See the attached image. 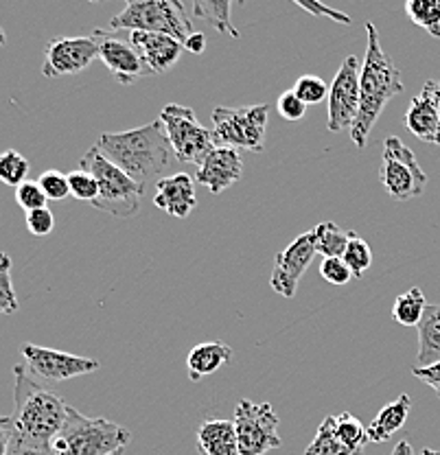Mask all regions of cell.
Masks as SVG:
<instances>
[{
    "mask_svg": "<svg viewBox=\"0 0 440 455\" xmlns=\"http://www.w3.org/2000/svg\"><path fill=\"white\" fill-rule=\"evenodd\" d=\"M97 147L108 160H112L145 188L149 182L158 184L163 180L160 175L167 173L176 163V154L160 118L130 132H106L99 136Z\"/></svg>",
    "mask_w": 440,
    "mask_h": 455,
    "instance_id": "1",
    "label": "cell"
},
{
    "mask_svg": "<svg viewBox=\"0 0 440 455\" xmlns=\"http://www.w3.org/2000/svg\"><path fill=\"white\" fill-rule=\"evenodd\" d=\"M13 411L7 416L13 438L51 444L68 419L66 401L33 379L27 366H13Z\"/></svg>",
    "mask_w": 440,
    "mask_h": 455,
    "instance_id": "2",
    "label": "cell"
},
{
    "mask_svg": "<svg viewBox=\"0 0 440 455\" xmlns=\"http://www.w3.org/2000/svg\"><path fill=\"white\" fill-rule=\"evenodd\" d=\"M364 28H366L368 46L366 60H364L362 73H359V114L351 127V140L359 149L366 147L368 136L388 101L404 92L399 68L395 66V60L383 51L377 27L372 22H366Z\"/></svg>",
    "mask_w": 440,
    "mask_h": 455,
    "instance_id": "3",
    "label": "cell"
},
{
    "mask_svg": "<svg viewBox=\"0 0 440 455\" xmlns=\"http://www.w3.org/2000/svg\"><path fill=\"white\" fill-rule=\"evenodd\" d=\"M132 434L108 419H90L68 407V419L51 443L55 455H115L130 444Z\"/></svg>",
    "mask_w": 440,
    "mask_h": 455,
    "instance_id": "4",
    "label": "cell"
},
{
    "mask_svg": "<svg viewBox=\"0 0 440 455\" xmlns=\"http://www.w3.org/2000/svg\"><path fill=\"white\" fill-rule=\"evenodd\" d=\"M79 169L94 175L99 184V197L92 202L94 208L118 217V220L134 217L139 212L145 187L136 182L134 178H130L121 167H116L112 160H108L97 145L90 147L84 154V158L79 160Z\"/></svg>",
    "mask_w": 440,
    "mask_h": 455,
    "instance_id": "5",
    "label": "cell"
},
{
    "mask_svg": "<svg viewBox=\"0 0 440 455\" xmlns=\"http://www.w3.org/2000/svg\"><path fill=\"white\" fill-rule=\"evenodd\" d=\"M112 31L164 33L184 42L193 33L187 7L176 0H130L110 20Z\"/></svg>",
    "mask_w": 440,
    "mask_h": 455,
    "instance_id": "6",
    "label": "cell"
},
{
    "mask_svg": "<svg viewBox=\"0 0 440 455\" xmlns=\"http://www.w3.org/2000/svg\"><path fill=\"white\" fill-rule=\"evenodd\" d=\"M212 118V142L215 147H230L261 154L268 132V108L263 103L248 108H215Z\"/></svg>",
    "mask_w": 440,
    "mask_h": 455,
    "instance_id": "7",
    "label": "cell"
},
{
    "mask_svg": "<svg viewBox=\"0 0 440 455\" xmlns=\"http://www.w3.org/2000/svg\"><path fill=\"white\" fill-rule=\"evenodd\" d=\"M380 180L388 196L396 202H408V199L423 196L428 187V175L416 163L414 151L399 136H388L383 140Z\"/></svg>",
    "mask_w": 440,
    "mask_h": 455,
    "instance_id": "8",
    "label": "cell"
},
{
    "mask_svg": "<svg viewBox=\"0 0 440 455\" xmlns=\"http://www.w3.org/2000/svg\"><path fill=\"white\" fill-rule=\"evenodd\" d=\"M158 118L163 121L178 163L200 167L202 160L212 151L215 142H212L211 130L200 125L196 112L187 106L169 103L163 108Z\"/></svg>",
    "mask_w": 440,
    "mask_h": 455,
    "instance_id": "9",
    "label": "cell"
},
{
    "mask_svg": "<svg viewBox=\"0 0 440 455\" xmlns=\"http://www.w3.org/2000/svg\"><path fill=\"white\" fill-rule=\"evenodd\" d=\"M235 429L239 440V455H265L283 447L278 435V414L269 403H252L248 398L236 403Z\"/></svg>",
    "mask_w": 440,
    "mask_h": 455,
    "instance_id": "10",
    "label": "cell"
},
{
    "mask_svg": "<svg viewBox=\"0 0 440 455\" xmlns=\"http://www.w3.org/2000/svg\"><path fill=\"white\" fill-rule=\"evenodd\" d=\"M22 359L25 366L33 377L42 379V381L60 383L68 381V379L82 377V374L97 372L101 363L97 359L79 357V355L64 353V350L44 348L37 344H25L22 346Z\"/></svg>",
    "mask_w": 440,
    "mask_h": 455,
    "instance_id": "11",
    "label": "cell"
},
{
    "mask_svg": "<svg viewBox=\"0 0 440 455\" xmlns=\"http://www.w3.org/2000/svg\"><path fill=\"white\" fill-rule=\"evenodd\" d=\"M359 73L362 66L355 55H348L340 66L333 84L329 88V121L326 130H351L359 114Z\"/></svg>",
    "mask_w": 440,
    "mask_h": 455,
    "instance_id": "12",
    "label": "cell"
},
{
    "mask_svg": "<svg viewBox=\"0 0 440 455\" xmlns=\"http://www.w3.org/2000/svg\"><path fill=\"white\" fill-rule=\"evenodd\" d=\"M99 57V44L94 36L58 37L46 44L42 75L49 79L79 75Z\"/></svg>",
    "mask_w": 440,
    "mask_h": 455,
    "instance_id": "13",
    "label": "cell"
},
{
    "mask_svg": "<svg viewBox=\"0 0 440 455\" xmlns=\"http://www.w3.org/2000/svg\"><path fill=\"white\" fill-rule=\"evenodd\" d=\"M316 254H318V250H316L314 230L302 232L300 236H296L274 259V269L272 276H269V284H272L274 291L281 293L283 298L296 296L298 283H300L302 274L307 272V267H309Z\"/></svg>",
    "mask_w": 440,
    "mask_h": 455,
    "instance_id": "14",
    "label": "cell"
},
{
    "mask_svg": "<svg viewBox=\"0 0 440 455\" xmlns=\"http://www.w3.org/2000/svg\"><path fill=\"white\" fill-rule=\"evenodd\" d=\"M92 36L97 37L99 60L115 75L118 84L132 85L139 79L151 77L149 68L140 60L139 51L130 44V40H123V37H118V33L103 31V28H97Z\"/></svg>",
    "mask_w": 440,
    "mask_h": 455,
    "instance_id": "15",
    "label": "cell"
},
{
    "mask_svg": "<svg viewBox=\"0 0 440 455\" xmlns=\"http://www.w3.org/2000/svg\"><path fill=\"white\" fill-rule=\"evenodd\" d=\"M241 173H244V160L239 151L230 147H212L211 154L196 171V182L206 187L212 196H220L239 182Z\"/></svg>",
    "mask_w": 440,
    "mask_h": 455,
    "instance_id": "16",
    "label": "cell"
},
{
    "mask_svg": "<svg viewBox=\"0 0 440 455\" xmlns=\"http://www.w3.org/2000/svg\"><path fill=\"white\" fill-rule=\"evenodd\" d=\"M130 44L139 51L140 60L149 68L151 75L167 73L173 64L182 55L184 44L176 37L164 36V33H145V31H132L127 33Z\"/></svg>",
    "mask_w": 440,
    "mask_h": 455,
    "instance_id": "17",
    "label": "cell"
},
{
    "mask_svg": "<svg viewBox=\"0 0 440 455\" xmlns=\"http://www.w3.org/2000/svg\"><path fill=\"white\" fill-rule=\"evenodd\" d=\"M154 206L164 211L167 215L178 217V220H187L197 206L196 197V184L188 173L167 175L156 184Z\"/></svg>",
    "mask_w": 440,
    "mask_h": 455,
    "instance_id": "18",
    "label": "cell"
},
{
    "mask_svg": "<svg viewBox=\"0 0 440 455\" xmlns=\"http://www.w3.org/2000/svg\"><path fill=\"white\" fill-rule=\"evenodd\" d=\"M196 443L202 455H239V440L233 420H202L196 431Z\"/></svg>",
    "mask_w": 440,
    "mask_h": 455,
    "instance_id": "19",
    "label": "cell"
},
{
    "mask_svg": "<svg viewBox=\"0 0 440 455\" xmlns=\"http://www.w3.org/2000/svg\"><path fill=\"white\" fill-rule=\"evenodd\" d=\"M404 123L416 139L423 142H434V145H436L438 134H440V118H438L436 106H434L432 101V94H429V90L425 88V85L423 90H420V92L410 101V108L408 112H405Z\"/></svg>",
    "mask_w": 440,
    "mask_h": 455,
    "instance_id": "20",
    "label": "cell"
},
{
    "mask_svg": "<svg viewBox=\"0 0 440 455\" xmlns=\"http://www.w3.org/2000/svg\"><path fill=\"white\" fill-rule=\"evenodd\" d=\"M233 359V348L224 341H204L193 346L187 357V370L191 381H202L208 374L217 372Z\"/></svg>",
    "mask_w": 440,
    "mask_h": 455,
    "instance_id": "21",
    "label": "cell"
},
{
    "mask_svg": "<svg viewBox=\"0 0 440 455\" xmlns=\"http://www.w3.org/2000/svg\"><path fill=\"white\" fill-rule=\"evenodd\" d=\"M410 410H412L410 395H401L396 401L383 405L380 414H377L375 419L371 420V425L366 427L371 443H386V440H390L392 435L405 425Z\"/></svg>",
    "mask_w": 440,
    "mask_h": 455,
    "instance_id": "22",
    "label": "cell"
},
{
    "mask_svg": "<svg viewBox=\"0 0 440 455\" xmlns=\"http://www.w3.org/2000/svg\"><path fill=\"white\" fill-rule=\"evenodd\" d=\"M419 331V368H428L440 362V305H428Z\"/></svg>",
    "mask_w": 440,
    "mask_h": 455,
    "instance_id": "23",
    "label": "cell"
},
{
    "mask_svg": "<svg viewBox=\"0 0 440 455\" xmlns=\"http://www.w3.org/2000/svg\"><path fill=\"white\" fill-rule=\"evenodd\" d=\"M316 235V250L318 254H323L324 259H342L347 252L348 241L353 239V230H342L333 221H323L314 228Z\"/></svg>",
    "mask_w": 440,
    "mask_h": 455,
    "instance_id": "24",
    "label": "cell"
},
{
    "mask_svg": "<svg viewBox=\"0 0 440 455\" xmlns=\"http://www.w3.org/2000/svg\"><path fill=\"white\" fill-rule=\"evenodd\" d=\"M193 16H196V20L212 25L220 33H230L233 37H239V31L230 20L228 0H196L193 3Z\"/></svg>",
    "mask_w": 440,
    "mask_h": 455,
    "instance_id": "25",
    "label": "cell"
},
{
    "mask_svg": "<svg viewBox=\"0 0 440 455\" xmlns=\"http://www.w3.org/2000/svg\"><path fill=\"white\" fill-rule=\"evenodd\" d=\"M425 309H428V305H425L423 289L412 287L395 300V305H392V317L401 326H419L420 320H423Z\"/></svg>",
    "mask_w": 440,
    "mask_h": 455,
    "instance_id": "26",
    "label": "cell"
},
{
    "mask_svg": "<svg viewBox=\"0 0 440 455\" xmlns=\"http://www.w3.org/2000/svg\"><path fill=\"white\" fill-rule=\"evenodd\" d=\"M305 455H357L353 453L335 434V416H326L316 431V438L307 447Z\"/></svg>",
    "mask_w": 440,
    "mask_h": 455,
    "instance_id": "27",
    "label": "cell"
},
{
    "mask_svg": "<svg viewBox=\"0 0 440 455\" xmlns=\"http://www.w3.org/2000/svg\"><path fill=\"white\" fill-rule=\"evenodd\" d=\"M335 434H338V438L357 455H364L366 444L371 443L366 427L362 425V420H359L357 416L348 414V411H342L340 416H335Z\"/></svg>",
    "mask_w": 440,
    "mask_h": 455,
    "instance_id": "28",
    "label": "cell"
},
{
    "mask_svg": "<svg viewBox=\"0 0 440 455\" xmlns=\"http://www.w3.org/2000/svg\"><path fill=\"white\" fill-rule=\"evenodd\" d=\"M405 13L414 25L440 40V0H410L405 3Z\"/></svg>",
    "mask_w": 440,
    "mask_h": 455,
    "instance_id": "29",
    "label": "cell"
},
{
    "mask_svg": "<svg viewBox=\"0 0 440 455\" xmlns=\"http://www.w3.org/2000/svg\"><path fill=\"white\" fill-rule=\"evenodd\" d=\"M29 175V160L16 149H7L0 154V182L18 188L27 182Z\"/></svg>",
    "mask_w": 440,
    "mask_h": 455,
    "instance_id": "30",
    "label": "cell"
},
{
    "mask_svg": "<svg viewBox=\"0 0 440 455\" xmlns=\"http://www.w3.org/2000/svg\"><path fill=\"white\" fill-rule=\"evenodd\" d=\"M20 309L12 281V256L0 252V315H12Z\"/></svg>",
    "mask_w": 440,
    "mask_h": 455,
    "instance_id": "31",
    "label": "cell"
},
{
    "mask_svg": "<svg viewBox=\"0 0 440 455\" xmlns=\"http://www.w3.org/2000/svg\"><path fill=\"white\" fill-rule=\"evenodd\" d=\"M344 263L348 265V269L353 272V278H362L364 272L372 265V250L362 236L353 235V239L348 241L347 252L342 256Z\"/></svg>",
    "mask_w": 440,
    "mask_h": 455,
    "instance_id": "32",
    "label": "cell"
},
{
    "mask_svg": "<svg viewBox=\"0 0 440 455\" xmlns=\"http://www.w3.org/2000/svg\"><path fill=\"white\" fill-rule=\"evenodd\" d=\"M292 90L307 108L316 106V103L324 101V99L329 97V85L324 84V79L316 77V75H305V77H300L293 84Z\"/></svg>",
    "mask_w": 440,
    "mask_h": 455,
    "instance_id": "33",
    "label": "cell"
},
{
    "mask_svg": "<svg viewBox=\"0 0 440 455\" xmlns=\"http://www.w3.org/2000/svg\"><path fill=\"white\" fill-rule=\"evenodd\" d=\"M40 188L44 191V196L49 199H66L70 196V184H68V173H61L58 169H49L40 175L37 180Z\"/></svg>",
    "mask_w": 440,
    "mask_h": 455,
    "instance_id": "34",
    "label": "cell"
},
{
    "mask_svg": "<svg viewBox=\"0 0 440 455\" xmlns=\"http://www.w3.org/2000/svg\"><path fill=\"white\" fill-rule=\"evenodd\" d=\"M68 184H70V196L75 199H82V202L92 204L99 197V184L94 180V175H90L88 171L79 169L68 173Z\"/></svg>",
    "mask_w": 440,
    "mask_h": 455,
    "instance_id": "35",
    "label": "cell"
},
{
    "mask_svg": "<svg viewBox=\"0 0 440 455\" xmlns=\"http://www.w3.org/2000/svg\"><path fill=\"white\" fill-rule=\"evenodd\" d=\"M16 202L22 211L31 212V211H37V208H46L49 197L44 196V191L40 188V184L27 180L25 184H20V187L16 188Z\"/></svg>",
    "mask_w": 440,
    "mask_h": 455,
    "instance_id": "36",
    "label": "cell"
},
{
    "mask_svg": "<svg viewBox=\"0 0 440 455\" xmlns=\"http://www.w3.org/2000/svg\"><path fill=\"white\" fill-rule=\"evenodd\" d=\"M25 221H27V230H29L33 236H46L51 235L55 228V217L53 212L49 211V206L27 212Z\"/></svg>",
    "mask_w": 440,
    "mask_h": 455,
    "instance_id": "37",
    "label": "cell"
},
{
    "mask_svg": "<svg viewBox=\"0 0 440 455\" xmlns=\"http://www.w3.org/2000/svg\"><path fill=\"white\" fill-rule=\"evenodd\" d=\"M320 274L329 284H347L353 281V272L342 259H324L320 265Z\"/></svg>",
    "mask_w": 440,
    "mask_h": 455,
    "instance_id": "38",
    "label": "cell"
},
{
    "mask_svg": "<svg viewBox=\"0 0 440 455\" xmlns=\"http://www.w3.org/2000/svg\"><path fill=\"white\" fill-rule=\"evenodd\" d=\"M278 114H281L285 121H300V118H305L307 114V106L300 101V99L296 97V92L290 90V92H283L281 97H278Z\"/></svg>",
    "mask_w": 440,
    "mask_h": 455,
    "instance_id": "39",
    "label": "cell"
},
{
    "mask_svg": "<svg viewBox=\"0 0 440 455\" xmlns=\"http://www.w3.org/2000/svg\"><path fill=\"white\" fill-rule=\"evenodd\" d=\"M7 455H55L51 444H33V443H25L20 438H13L9 443V453Z\"/></svg>",
    "mask_w": 440,
    "mask_h": 455,
    "instance_id": "40",
    "label": "cell"
},
{
    "mask_svg": "<svg viewBox=\"0 0 440 455\" xmlns=\"http://www.w3.org/2000/svg\"><path fill=\"white\" fill-rule=\"evenodd\" d=\"M296 4H298V7L307 9V12L316 13V16H329L331 20L342 22V25H351V22H353L351 18L347 16V13L335 12V9H329V7H326V4H320V3H307V0H296Z\"/></svg>",
    "mask_w": 440,
    "mask_h": 455,
    "instance_id": "41",
    "label": "cell"
},
{
    "mask_svg": "<svg viewBox=\"0 0 440 455\" xmlns=\"http://www.w3.org/2000/svg\"><path fill=\"white\" fill-rule=\"evenodd\" d=\"M412 374H414L416 379H420L425 386L432 387V390L436 392L440 398V362L432 363V366H428V368H419V366L412 368Z\"/></svg>",
    "mask_w": 440,
    "mask_h": 455,
    "instance_id": "42",
    "label": "cell"
},
{
    "mask_svg": "<svg viewBox=\"0 0 440 455\" xmlns=\"http://www.w3.org/2000/svg\"><path fill=\"white\" fill-rule=\"evenodd\" d=\"M182 44H184V51H188V53L202 55V53H204V49H206V36H204V33L193 31L191 36H188L187 40L182 42Z\"/></svg>",
    "mask_w": 440,
    "mask_h": 455,
    "instance_id": "43",
    "label": "cell"
},
{
    "mask_svg": "<svg viewBox=\"0 0 440 455\" xmlns=\"http://www.w3.org/2000/svg\"><path fill=\"white\" fill-rule=\"evenodd\" d=\"M9 443H12V427L7 416H0V455L9 453Z\"/></svg>",
    "mask_w": 440,
    "mask_h": 455,
    "instance_id": "44",
    "label": "cell"
},
{
    "mask_svg": "<svg viewBox=\"0 0 440 455\" xmlns=\"http://www.w3.org/2000/svg\"><path fill=\"white\" fill-rule=\"evenodd\" d=\"M425 88H428L429 94H432V101H434V106H436L438 118H440V82H428V84H425ZM436 145L440 147V134H438Z\"/></svg>",
    "mask_w": 440,
    "mask_h": 455,
    "instance_id": "45",
    "label": "cell"
},
{
    "mask_svg": "<svg viewBox=\"0 0 440 455\" xmlns=\"http://www.w3.org/2000/svg\"><path fill=\"white\" fill-rule=\"evenodd\" d=\"M392 455H414V451H412V444L408 443V440H401V443H396Z\"/></svg>",
    "mask_w": 440,
    "mask_h": 455,
    "instance_id": "46",
    "label": "cell"
},
{
    "mask_svg": "<svg viewBox=\"0 0 440 455\" xmlns=\"http://www.w3.org/2000/svg\"><path fill=\"white\" fill-rule=\"evenodd\" d=\"M4 44H7V37H4L3 27H0V46H4Z\"/></svg>",
    "mask_w": 440,
    "mask_h": 455,
    "instance_id": "47",
    "label": "cell"
},
{
    "mask_svg": "<svg viewBox=\"0 0 440 455\" xmlns=\"http://www.w3.org/2000/svg\"><path fill=\"white\" fill-rule=\"evenodd\" d=\"M420 455H440V453L434 451V449H423V451H420Z\"/></svg>",
    "mask_w": 440,
    "mask_h": 455,
    "instance_id": "48",
    "label": "cell"
},
{
    "mask_svg": "<svg viewBox=\"0 0 440 455\" xmlns=\"http://www.w3.org/2000/svg\"><path fill=\"white\" fill-rule=\"evenodd\" d=\"M115 455H125V449H123V451H118V453H115Z\"/></svg>",
    "mask_w": 440,
    "mask_h": 455,
    "instance_id": "49",
    "label": "cell"
}]
</instances>
